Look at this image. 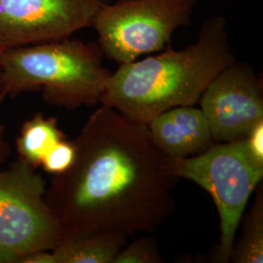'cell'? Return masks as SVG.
<instances>
[{"mask_svg": "<svg viewBox=\"0 0 263 263\" xmlns=\"http://www.w3.org/2000/svg\"><path fill=\"white\" fill-rule=\"evenodd\" d=\"M73 142V164L54 176L45 193L62 241L101 232L152 233L175 214L179 179L146 124L102 104Z\"/></svg>", "mask_w": 263, "mask_h": 263, "instance_id": "6da1fadb", "label": "cell"}, {"mask_svg": "<svg viewBox=\"0 0 263 263\" xmlns=\"http://www.w3.org/2000/svg\"><path fill=\"white\" fill-rule=\"evenodd\" d=\"M235 61L226 17L214 15L187 47L169 46L158 55L119 65L107 80L101 104L147 125L173 107L196 104L208 85Z\"/></svg>", "mask_w": 263, "mask_h": 263, "instance_id": "7a4b0ae2", "label": "cell"}, {"mask_svg": "<svg viewBox=\"0 0 263 263\" xmlns=\"http://www.w3.org/2000/svg\"><path fill=\"white\" fill-rule=\"evenodd\" d=\"M103 59L99 44L70 37L0 50V93L16 98L42 90L51 105L95 106L111 76Z\"/></svg>", "mask_w": 263, "mask_h": 263, "instance_id": "3957f363", "label": "cell"}, {"mask_svg": "<svg viewBox=\"0 0 263 263\" xmlns=\"http://www.w3.org/2000/svg\"><path fill=\"white\" fill-rule=\"evenodd\" d=\"M173 167L179 179H189L211 194L220 226L216 261L229 262L245 208L262 179V162L254 158L245 138L214 143L198 155L173 159Z\"/></svg>", "mask_w": 263, "mask_h": 263, "instance_id": "277c9868", "label": "cell"}, {"mask_svg": "<svg viewBox=\"0 0 263 263\" xmlns=\"http://www.w3.org/2000/svg\"><path fill=\"white\" fill-rule=\"evenodd\" d=\"M198 0H115L93 24L104 57L123 65L171 46L174 33L191 25Z\"/></svg>", "mask_w": 263, "mask_h": 263, "instance_id": "5b68a950", "label": "cell"}, {"mask_svg": "<svg viewBox=\"0 0 263 263\" xmlns=\"http://www.w3.org/2000/svg\"><path fill=\"white\" fill-rule=\"evenodd\" d=\"M36 169L17 159L0 171V263H21L28 254L52 251L63 230L45 200Z\"/></svg>", "mask_w": 263, "mask_h": 263, "instance_id": "8992f818", "label": "cell"}, {"mask_svg": "<svg viewBox=\"0 0 263 263\" xmlns=\"http://www.w3.org/2000/svg\"><path fill=\"white\" fill-rule=\"evenodd\" d=\"M111 0H0V50L69 38Z\"/></svg>", "mask_w": 263, "mask_h": 263, "instance_id": "52a82bcc", "label": "cell"}, {"mask_svg": "<svg viewBox=\"0 0 263 263\" xmlns=\"http://www.w3.org/2000/svg\"><path fill=\"white\" fill-rule=\"evenodd\" d=\"M215 142L242 140L263 121L262 80L235 61L208 85L200 100Z\"/></svg>", "mask_w": 263, "mask_h": 263, "instance_id": "ba28073f", "label": "cell"}, {"mask_svg": "<svg viewBox=\"0 0 263 263\" xmlns=\"http://www.w3.org/2000/svg\"><path fill=\"white\" fill-rule=\"evenodd\" d=\"M147 127L154 143L171 159L198 155L215 143L204 113L192 105L160 113Z\"/></svg>", "mask_w": 263, "mask_h": 263, "instance_id": "9c48e42d", "label": "cell"}, {"mask_svg": "<svg viewBox=\"0 0 263 263\" xmlns=\"http://www.w3.org/2000/svg\"><path fill=\"white\" fill-rule=\"evenodd\" d=\"M126 240L117 233L101 232L62 241L52 252L56 263H112Z\"/></svg>", "mask_w": 263, "mask_h": 263, "instance_id": "30bf717a", "label": "cell"}, {"mask_svg": "<svg viewBox=\"0 0 263 263\" xmlns=\"http://www.w3.org/2000/svg\"><path fill=\"white\" fill-rule=\"evenodd\" d=\"M65 139V134L59 128L56 118L37 113L24 123L20 130L16 140L19 159L37 169L48 151Z\"/></svg>", "mask_w": 263, "mask_h": 263, "instance_id": "8fae6325", "label": "cell"}, {"mask_svg": "<svg viewBox=\"0 0 263 263\" xmlns=\"http://www.w3.org/2000/svg\"><path fill=\"white\" fill-rule=\"evenodd\" d=\"M230 261L263 262V190L257 188L254 205L245 216L242 233L234 240Z\"/></svg>", "mask_w": 263, "mask_h": 263, "instance_id": "7c38bea8", "label": "cell"}, {"mask_svg": "<svg viewBox=\"0 0 263 263\" xmlns=\"http://www.w3.org/2000/svg\"><path fill=\"white\" fill-rule=\"evenodd\" d=\"M155 240L151 237H141L131 244L124 246L112 263H163Z\"/></svg>", "mask_w": 263, "mask_h": 263, "instance_id": "4fadbf2b", "label": "cell"}, {"mask_svg": "<svg viewBox=\"0 0 263 263\" xmlns=\"http://www.w3.org/2000/svg\"><path fill=\"white\" fill-rule=\"evenodd\" d=\"M76 149L73 141L66 139L59 141L44 156L41 162L43 170L53 176L65 173L71 167L76 159Z\"/></svg>", "mask_w": 263, "mask_h": 263, "instance_id": "5bb4252c", "label": "cell"}, {"mask_svg": "<svg viewBox=\"0 0 263 263\" xmlns=\"http://www.w3.org/2000/svg\"><path fill=\"white\" fill-rule=\"evenodd\" d=\"M246 141L254 158L263 163V121L254 127Z\"/></svg>", "mask_w": 263, "mask_h": 263, "instance_id": "9a60e30c", "label": "cell"}, {"mask_svg": "<svg viewBox=\"0 0 263 263\" xmlns=\"http://www.w3.org/2000/svg\"><path fill=\"white\" fill-rule=\"evenodd\" d=\"M21 263H56L52 251H41L28 254Z\"/></svg>", "mask_w": 263, "mask_h": 263, "instance_id": "2e32d148", "label": "cell"}, {"mask_svg": "<svg viewBox=\"0 0 263 263\" xmlns=\"http://www.w3.org/2000/svg\"><path fill=\"white\" fill-rule=\"evenodd\" d=\"M6 99L5 95L0 93V104ZM10 145L8 141L5 140V127L0 124V165L4 164L9 158Z\"/></svg>", "mask_w": 263, "mask_h": 263, "instance_id": "e0dca14e", "label": "cell"}]
</instances>
